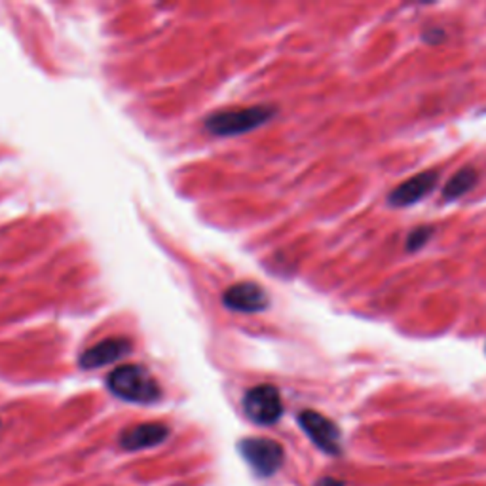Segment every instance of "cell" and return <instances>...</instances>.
Segmentation results:
<instances>
[{
  "label": "cell",
  "mask_w": 486,
  "mask_h": 486,
  "mask_svg": "<svg viewBox=\"0 0 486 486\" xmlns=\"http://www.w3.org/2000/svg\"><path fill=\"white\" fill-rule=\"evenodd\" d=\"M130 352H131V342L128 339L123 337L105 339L80 355V367L82 369L105 367L108 363H115V361L122 359L123 355H128Z\"/></svg>",
  "instance_id": "8"
},
{
  "label": "cell",
  "mask_w": 486,
  "mask_h": 486,
  "mask_svg": "<svg viewBox=\"0 0 486 486\" xmlns=\"http://www.w3.org/2000/svg\"><path fill=\"white\" fill-rule=\"evenodd\" d=\"M170 435V427L160 422L137 424L120 435V447L126 450H143L158 447Z\"/></svg>",
  "instance_id": "9"
},
{
  "label": "cell",
  "mask_w": 486,
  "mask_h": 486,
  "mask_svg": "<svg viewBox=\"0 0 486 486\" xmlns=\"http://www.w3.org/2000/svg\"><path fill=\"white\" fill-rule=\"evenodd\" d=\"M107 386L116 397L139 405H148L162 397L160 384L143 365H122L115 369L108 374Z\"/></svg>",
  "instance_id": "1"
},
{
  "label": "cell",
  "mask_w": 486,
  "mask_h": 486,
  "mask_svg": "<svg viewBox=\"0 0 486 486\" xmlns=\"http://www.w3.org/2000/svg\"><path fill=\"white\" fill-rule=\"evenodd\" d=\"M435 235V228L432 227H418V228H414L409 235H407V251H418V249L426 247L427 242L432 240Z\"/></svg>",
  "instance_id": "11"
},
{
  "label": "cell",
  "mask_w": 486,
  "mask_h": 486,
  "mask_svg": "<svg viewBox=\"0 0 486 486\" xmlns=\"http://www.w3.org/2000/svg\"><path fill=\"white\" fill-rule=\"evenodd\" d=\"M317 486H344V482H342V481H339V479L325 477V479H322V481L317 482Z\"/></svg>",
  "instance_id": "13"
},
{
  "label": "cell",
  "mask_w": 486,
  "mask_h": 486,
  "mask_svg": "<svg viewBox=\"0 0 486 486\" xmlns=\"http://www.w3.org/2000/svg\"><path fill=\"white\" fill-rule=\"evenodd\" d=\"M240 450L247 464L251 466L260 477H270L283 464V447L280 442L265 437H251L240 442Z\"/></svg>",
  "instance_id": "4"
},
{
  "label": "cell",
  "mask_w": 486,
  "mask_h": 486,
  "mask_svg": "<svg viewBox=\"0 0 486 486\" xmlns=\"http://www.w3.org/2000/svg\"><path fill=\"white\" fill-rule=\"evenodd\" d=\"M275 115L274 107L257 105L249 108H235V110H222L215 113L205 120V130L211 135L228 137L251 131L262 123H267Z\"/></svg>",
  "instance_id": "2"
},
{
  "label": "cell",
  "mask_w": 486,
  "mask_h": 486,
  "mask_svg": "<svg viewBox=\"0 0 486 486\" xmlns=\"http://www.w3.org/2000/svg\"><path fill=\"white\" fill-rule=\"evenodd\" d=\"M422 38L426 40V43L427 44H439L441 43V40H444V31L442 29H439V27H434V29H427V31H424V35H422Z\"/></svg>",
  "instance_id": "12"
},
{
  "label": "cell",
  "mask_w": 486,
  "mask_h": 486,
  "mask_svg": "<svg viewBox=\"0 0 486 486\" xmlns=\"http://www.w3.org/2000/svg\"><path fill=\"white\" fill-rule=\"evenodd\" d=\"M243 410L249 420L259 426H272L282 418L283 402L277 387L270 384L255 386L243 397Z\"/></svg>",
  "instance_id": "3"
},
{
  "label": "cell",
  "mask_w": 486,
  "mask_h": 486,
  "mask_svg": "<svg viewBox=\"0 0 486 486\" xmlns=\"http://www.w3.org/2000/svg\"><path fill=\"white\" fill-rule=\"evenodd\" d=\"M477 183H479V171L475 168H464L456 175H452L449 183L444 185L442 198L447 202L460 200L464 194H467Z\"/></svg>",
  "instance_id": "10"
},
{
  "label": "cell",
  "mask_w": 486,
  "mask_h": 486,
  "mask_svg": "<svg viewBox=\"0 0 486 486\" xmlns=\"http://www.w3.org/2000/svg\"><path fill=\"white\" fill-rule=\"evenodd\" d=\"M299 424L307 432V435L314 441L317 449H322L327 454H340L342 450V437L339 426L329 420L327 416L315 410H302L299 414Z\"/></svg>",
  "instance_id": "5"
},
{
  "label": "cell",
  "mask_w": 486,
  "mask_h": 486,
  "mask_svg": "<svg viewBox=\"0 0 486 486\" xmlns=\"http://www.w3.org/2000/svg\"><path fill=\"white\" fill-rule=\"evenodd\" d=\"M222 304L234 312L255 314L268 308V295L259 283L242 282V283L230 285L225 291V295H222Z\"/></svg>",
  "instance_id": "6"
},
{
  "label": "cell",
  "mask_w": 486,
  "mask_h": 486,
  "mask_svg": "<svg viewBox=\"0 0 486 486\" xmlns=\"http://www.w3.org/2000/svg\"><path fill=\"white\" fill-rule=\"evenodd\" d=\"M437 183H439L437 170L422 171L418 175L407 179L405 183H401L397 188H394L390 194H387V203L394 207H409V205L418 203L422 198L427 196L429 192H434Z\"/></svg>",
  "instance_id": "7"
}]
</instances>
